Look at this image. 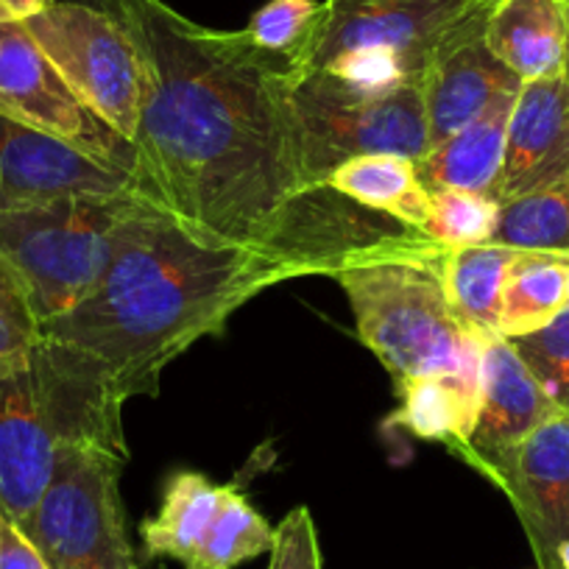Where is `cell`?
Segmentation results:
<instances>
[{"label":"cell","instance_id":"7402d4cb","mask_svg":"<svg viewBox=\"0 0 569 569\" xmlns=\"http://www.w3.org/2000/svg\"><path fill=\"white\" fill-rule=\"evenodd\" d=\"M517 251L508 246L483 243L450 249L439 260L441 288L458 319L472 330L497 332L508 271Z\"/></svg>","mask_w":569,"mask_h":569},{"label":"cell","instance_id":"d6a6232c","mask_svg":"<svg viewBox=\"0 0 569 569\" xmlns=\"http://www.w3.org/2000/svg\"><path fill=\"white\" fill-rule=\"evenodd\" d=\"M558 569H569V539L558 547Z\"/></svg>","mask_w":569,"mask_h":569},{"label":"cell","instance_id":"2e32d148","mask_svg":"<svg viewBox=\"0 0 569 569\" xmlns=\"http://www.w3.org/2000/svg\"><path fill=\"white\" fill-rule=\"evenodd\" d=\"M517 92L497 98L478 120L441 140L416 162V173L427 193L463 190V193L497 199V179H500L502 157H506L508 120H511Z\"/></svg>","mask_w":569,"mask_h":569},{"label":"cell","instance_id":"4dcf8cb0","mask_svg":"<svg viewBox=\"0 0 569 569\" xmlns=\"http://www.w3.org/2000/svg\"><path fill=\"white\" fill-rule=\"evenodd\" d=\"M53 7V0H0V23H26Z\"/></svg>","mask_w":569,"mask_h":569},{"label":"cell","instance_id":"1f68e13d","mask_svg":"<svg viewBox=\"0 0 569 569\" xmlns=\"http://www.w3.org/2000/svg\"><path fill=\"white\" fill-rule=\"evenodd\" d=\"M53 3H79V7H90V9H98V12L112 14L114 20H118V7H120V0H53Z\"/></svg>","mask_w":569,"mask_h":569},{"label":"cell","instance_id":"9a60e30c","mask_svg":"<svg viewBox=\"0 0 569 569\" xmlns=\"http://www.w3.org/2000/svg\"><path fill=\"white\" fill-rule=\"evenodd\" d=\"M522 81L486 48L483 34L458 42L421 81L430 149L478 120L506 92H517Z\"/></svg>","mask_w":569,"mask_h":569},{"label":"cell","instance_id":"5bb4252c","mask_svg":"<svg viewBox=\"0 0 569 569\" xmlns=\"http://www.w3.org/2000/svg\"><path fill=\"white\" fill-rule=\"evenodd\" d=\"M569 177V76L522 81L508 120L497 201L522 199Z\"/></svg>","mask_w":569,"mask_h":569},{"label":"cell","instance_id":"5b68a950","mask_svg":"<svg viewBox=\"0 0 569 569\" xmlns=\"http://www.w3.org/2000/svg\"><path fill=\"white\" fill-rule=\"evenodd\" d=\"M142 199L140 190H126L0 212V260L23 288L37 325L62 319L96 291L120 223Z\"/></svg>","mask_w":569,"mask_h":569},{"label":"cell","instance_id":"4316f807","mask_svg":"<svg viewBox=\"0 0 569 569\" xmlns=\"http://www.w3.org/2000/svg\"><path fill=\"white\" fill-rule=\"evenodd\" d=\"M511 343L545 388L550 402L569 416V308L545 330L513 338Z\"/></svg>","mask_w":569,"mask_h":569},{"label":"cell","instance_id":"7c38bea8","mask_svg":"<svg viewBox=\"0 0 569 569\" xmlns=\"http://www.w3.org/2000/svg\"><path fill=\"white\" fill-rule=\"evenodd\" d=\"M495 486L506 491L541 569H558L569 539V416L556 410L508 456Z\"/></svg>","mask_w":569,"mask_h":569},{"label":"cell","instance_id":"ac0fdd59","mask_svg":"<svg viewBox=\"0 0 569 569\" xmlns=\"http://www.w3.org/2000/svg\"><path fill=\"white\" fill-rule=\"evenodd\" d=\"M327 184L355 204L393 218L402 227L416 229L421 234L430 223V193L419 182L416 162L408 157H355V160L343 162Z\"/></svg>","mask_w":569,"mask_h":569},{"label":"cell","instance_id":"484cf974","mask_svg":"<svg viewBox=\"0 0 569 569\" xmlns=\"http://www.w3.org/2000/svg\"><path fill=\"white\" fill-rule=\"evenodd\" d=\"M325 3L319 0H268L257 9L246 34L262 51L293 59L305 51L310 34L316 31Z\"/></svg>","mask_w":569,"mask_h":569},{"label":"cell","instance_id":"9c48e42d","mask_svg":"<svg viewBox=\"0 0 569 569\" xmlns=\"http://www.w3.org/2000/svg\"><path fill=\"white\" fill-rule=\"evenodd\" d=\"M81 445L57 386L29 360L0 366V513L23 528L40 502L59 447Z\"/></svg>","mask_w":569,"mask_h":569},{"label":"cell","instance_id":"cb8c5ba5","mask_svg":"<svg viewBox=\"0 0 569 569\" xmlns=\"http://www.w3.org/2000/svg\"><path fill=\"white\" fill-rule=\"evenodd\" d=\"M271 547L273 528L266 517H260L234 486H227L221 508L188 569H234L262 552H271Z\"/></svg>","mask_w":569,"mask_h":569},{"label":"cell","instance_id":"f546056e","mask_svg":"<svg viewBox=\"0 0 569 569\" xmlns=\"http://www.w3.org/2000/svg\"><path fill=\"white\" fill-rule=\"evenodd\" d=\"M0 569H51L34 541L14 522H0Z\"/></svg>","mask_w":569,"mask_h":569},{"label":"cell","instance_id":"e0dca14e","mask_svg":"<svg viewBox=\"0 0 569 569\" xmlns=\"http://www.w3.org/2000/svg\"><path fill=\"white\" fill-rule=\"evenodd\" d=\"M483 42L519 81L550 79L567 70L563 0H495Z\"/></svg>","mask_w":569,"mask_h":569},{"label":"cell","instance_id":"8fae6325","mask_svg":"<svg viewBox=\"0 0 569 569\" xmlns=\"http://www.w3.org/2000/svg\"><path fill=\"white\" fill-rule=\"evenodd\" d=\"M137 190L131 173L92 160L70 142L0 114V212L31 210L70 196Z\"/></svg>","mask_w":569,"mask_h":569},{"label":"cell","instance_id":"30bf717a","mask_svg":"<svg viewBox=\"0 0 569 569\" xmlns=\"http://www.w3.org/2000/svg\"><path fill=\"white\" fill-rule=\"evenodd\" d=\"M0 114L48 131L92 160L134 177V142L76 98L23 23H0Z\"/></svg>","mask_w":569,"mask_h":569},{"label":"cell","instance_id":"ffe728a7","mask_svg":"<svg viewBox=\"0 0 569 569\" xmlns=\"http://www.w3.org/2000/svg\"><path fill=\"white\" fill-rule=\"evenodd\" d=\"M569 308V257L517 251L502 288L497 332L508 341L533 336Z\"/></svg>","mask_w":569,"mask_h":569},{"label":"cell","instance_id":"4fadbf2b","mask_svg":"<svg viewBox=\"0 0 569 569\" xmlns=\"http://www.w3.org/2000/svg\"><path fill=\"white\" fill-rule=\"evenodd\" d=\"M556 410L517 347L489 332L480 355L478 425L461 458L495 483L508 456Z\"/></svg>","mask_w":569,"mask_h":569},{"label":"cell","instance_id":"f1b7e54d","mask_svg":"<svg viewBox=\"0 0 569 569\" xmlns=\"http://www.w3.org/2000/svg\"><path fill=\"white\" fill-rule=\"evenodd\" d=\"M268 569H321L319 536L308 508H293L273 528V547Z\"/></svg>","mask_w":569,"mask_h":569},{"label":"cell","instance_id":"277c9868","mask_svg":"<svg viewBox=\"0 0 569 569\" xmlns=\"http://www.w3.org/2000/svg\"><path fill=\"white\" fill-rule=\"evenodd\" d=\"M439 260L391 257L336 273L355 313L358 338L399 377L480 382L486 336L463 325L441 288Z\"/></svg>","mask_w":569,"mask_h":569},{"label":"cell","instance_id":"ba28073f","mask_svg":"<svg viewBox=\"0 0 569 569\" xmlns=\"http://www.w3.org/2000/svg\"><path fill=\"white\" fill-rule=\"evenodd\" d=\"M23 26L76 98L109 129L134 142L142 64L126 26L79 3H53Z\"/></svg>","mask_w":569,"mask_h":569},{"label":"cell","instance_id":"d4e9b609","mask_svg":"<svg viewBox=\"0 0 569 569\" xmlns=\"http://www.w3.org/2000/svg\"><path fill=\"white\" fill-rule=\"evenodd\" d=\"M500 201L489 196L436 190L430 193V223L425 234L445 251L491 243L500 223Z\"/></svg>","mask_w":569,"mask_h":569},{"label":"cell","instance_id":"d6986e66","mask_svg":"<svg viewBox=\"0 0 569 569\" xmlns=\"http://www.w3.org/2000/svg\"><path fill=\"white\" fill-rule=\"evenodd\" d=\"M402 405L393 413V425L405 427L427 441H441L461 456L478 425L480 382L456 377H399Z\"/></svg>","mask_w":569,"mask_h":569},{"label":"cell","instance_id":"8992f818","mask_svg":"<svg viewBox=\"0 0 569 569\" xmlns=\"http://www.w3.org/2000/svg\"><path fill=\"white\" fill-rule=\"evenodd\" d=\"M293 114L305 171L316 188H330L332 173L355 157L397 154L419 162L430 151L419 84L371 90L336 76L297 70Z\"/></svg>","mask_w":569,"mask_h":569},{"label":"cell","instance_id":"7a4b0ae2","mask_svg":"<svg viewBox=\"0 0 569 569\" xmlns=\"http://www.w3.org/2000/svg\"><path fill=\"white\" fill-rule=\"evenodd\" d=\"M310 277L293 257L221 243L184 227L151 199L120 223L96 291L40 327L118 405L154 397L160 375L204 336L223 330L249 299Z\"/></svg>","mask_w":569,"mask_h":569},{"label":"cell","instance_id":"6da1fadb","mask_svg":"<svg viewBox=\"0 0 569 569\" xmlns=\"http://www.w3.org/2000/svg\"><path fill=\"white\" fill-rule=\"evenodd\" d=\"M142 64L134 182L204 238L293 257L310 277L445 254L393 218L316 188L293 114V62L246 31L193 23L166 0H120Z\"/></svg>","mask_w":569,"mask_h":569},{"label":"cell","instance_id":"603a6c76","mask_svg":"<svg viewBox=\"0 0 569 569\" xmlns=\"http://www.w3.org/2000/svg\"><path fill=\"white\" fill-rule=\"evenodd\" d=\"M491 243L513 251L569 254V177L522 199L506 201Z\"/></svg>","mask_w":569,"mask_h":569},{"label":"cell","instance_id":"83f0119b","mask_svg":"<svg viewBox=\"0 0 569 569\" xmlns=\"http://www.w3.org/2000/svg\"><path fill=\"white\" fill-rule=\"evenodd\" d=\"M40 343V325L9 266L0 260V366H26Z\"/></svg>","mask_w":569,"mask_h":569},{"label":"cell","instance_id":"836d02e7","mask_svg":"<svg viewBox=\"0 0 569 569\" xmlns=\"http://www.w3.org/2000/svg\"><path fill=\"white\" fill-rule=\"evenodd\" d=\"M563 12H567V70L563 73L569 76V0H563Z\"/></svg>","mask_w":569,"mask_h":569},{"label":"cell","instance_id":"44dd1931","mask_svg":"<svg viewBox=\"0 0 569 569\" xmlns=\"http://www.w3.org/2000/svg\"><path fill=\"white\" fill-rule=\"evenodd\" d=\"M227 486L199 472H179L168 480L160 513L140 528L142 547L151 558H173L188 567L204 541Z\"/></svg>","mask_w":569,"mask_h":569},{"label":"cell","instance_id":"52a82bcc","mask_svg":"<svg viewBox=\"0 0 569 569\" xmlns=\"http://www.w3.org/2000/svg\"><path fill=\"white\" fill-rule=\"evenodd\" d=\"M129 456L101 445L59 447L51 480L23 530L51 569H134L120 475Z\"/></svg>","mask_w":569,"mask_h":569},{"label":"cell","instance_id":"d590c367","mask_svg":"<svg viewBox=\"0 0 569 569\" xmlns=\"http://www.w3.org/2000/svg\"><path fill=\"white\" fill-rule=\"evenodd\" d=\"M567 257H569V254H567Z\"/></svg>","mask_w":569,"mask_h":569},{"label":"cell","instance_id":"e575fe53","mask_svg":"<svg viewBox=\"0 0 569 569\" xmlns=\"http://www.w3.org/2000/svg\"><path fill=\"white\" fill-rule=\"evenodd\" d=\"M0 522H3V513H0Z\"/></svg>","mask_w":569,"mask_h":569},{"label":"cell","instance_id":"3957f363","mask_svg":"<svg viewBox=\"0 0 569 569\" xmlns=\"http://www.w3.org/2000/svg\"><path fill=\"white\" fill-rule=\"evenodd\" d=\"M491 7L495 0H325L293 68L371 90L421 87L450 48L483 34Z\"/></svg>","mask_w":569,"mask_h":569}]
</instances>
